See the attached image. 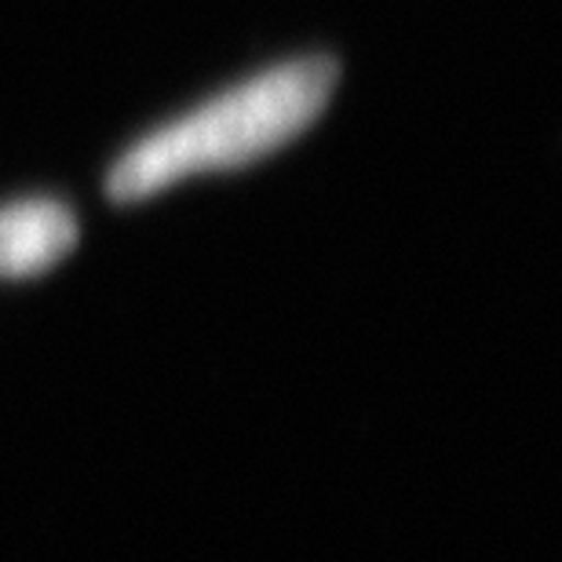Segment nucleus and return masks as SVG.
<instances>
[{
	"label": "nucleus",
	"mask_w": 562,
	"mask_h": 562,
	"mask_svg": "<svg viewBox=\"0 0 562 562\" xmlns=\"http://www.w3.org/2000/svg\"><path fill=\"white\" fill-rule=\"evenodd\" d=\"M336 81L340 63L333 55H300L256 74L128 146L106 176V198L132 205L194 172H231L260 161L322 117Z\"/></svg>",
	"instance_id": "1"
},
{
	"label": "nucleus",
	"mask_w": 562,
	"mask_h": 562,
	"mask_svg": "<svg viewBox=\"0 0 562 562\" xmlns=\"http://www.w3.org/2000/svg\"><path fill=\"white\" fill-rule=\"evenodd\" d=\"M77 216L55 198L0 205V278H37L77 245Z\"/></svg>",
	"instance_id": "2"
}]
</instances>
